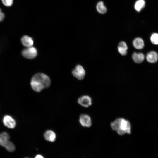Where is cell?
<instances>
[{
  "label": "cell",
  "mask_w": 158,
  "mask_h": 158,
  "mask_svg": "<svg viewBox=\"0 0 158 158\" xmlns=\"http://www.w3.org/2000/svg\"><path fill=\"white\" fill-rule=\"evenodd\" d=\"M79 121L80 124L84 127L89 128L92 125L91 118L87 114H81L80 116Z\"/></svg>",
  "instance_id": "8992f818"
},
{
  "label": "cell",
  "mask_w": 158,
  "mask_h": 158,
  "mask_svg": "<svg viewBox=\"0 0 158 158\" xmlns=\"http://www.w3.org/2000/svg\"><path fill=\"white\" fill-rule=\"evenodd\" d=\"M111 126L112 130L116 131L121 135L125 134H130L131 125L128 120L123 118H119L111 123Z\"/></svg>",
  "instance_id": "7a4b0ae2"
},
{
  "label": "cell",
  "mask_w": 158,
  "mask_h": 158,
  "mask_svg": "<svg viewBox=\"0 0 158 158\" xmlns=\"http://www.w3.org/2000/svg\"><path fill=\"white\" fill-rule=\"evenodd\" d=\"M146 59L149 63H155L158 60V54L154 51H150L147 54Z\"/></svg>",
  "instance_id": "30bf717a"
},
{
  "label": "cell",
  "mask_w": 158,
  "mask_h": 158,
  "mask_svg": "<svg viewBox=\"0 0 158 158\" xmlns=\"http://www.w3.org/2000/svg\"><path fill=\"white\" fill-rule=\"evenodd\" d=\"M133 44L134 47L138 49H142L144 46L143 40L140 37L135 38L133 41Z\"/></svg>",
  "instance_id": "5bb4252c"
},
{
  "label": "cell",
  "mask_w": 158,
  "mask_h": 158,
  "mask_svg": "<svg viewBox=\"0 0 158 158\" xmlns=\"http://www.w3.org/2000/svg\"><path fill=\"white\" fill-rule=\"evenodd\" d=\"M3 122L4 125L9 128H13L16 126L15 121L10 116H5L3 119Z\"/></svg>",
  "instance_id": "ba28073f"
},
{
  "label": "cell",
  "mask_w": 158,
  "mask_h": 158,
  "mask_svg": "<svg viewBox=\"0 0 158 158\" xmlns=\"http://www.w3.org/2000/svg\"><path fill=\"white\" fill-rule=\"evenodd\" d=\"M50 83L49 78L42 73L35 74L32 78L30 82L32 88L37 92H40L43 89L49 87Z\"/></svg>",
  "instance_id": "6da1fadb"
},
{
  "label": "cell",
  "mask_w": 158,
  "mask_h": 158,
  "mask_svg": "<svg viewBox=\"0 0 158 158\" xmlns=\"http://www.w3.org/2000/svg\"><path fill=\"white\" fill-rule=\"evenodd\" d=\"M145 2L144 0H138L134 5V8L138 12L140 11L145 7Z\"/></svg>",
  "instance_id": "2e32d148"
},
{
  "label": "cell",
  "mask_w": 158,
  "mask_h": 158,
  "mask_svg": "<svg viewBox=\"0 0 158 158\" xmlns=\"http://www.w3.org/2000/svg\"><path fill=\"white\" fill-rule=\"evenodd\" d=\"M35 158H43L44 157L41 155L40 154L37 155L35 157Z\"/></svg>",
  "instance_id": "ffe728a7"
},
{
  "label": "cell",
  "mask_w": 158,
  "mask_h": 158,
  "mask_svg": "<svg viewBox=\"0 0 158 158\" xmlns=\"http://www.w3.org/2000/svg\"><path fill=\"white\" fill-rule=\"evenodd\" d=\"M132 58L136 63H140L143 62L145 58L144 54L142 53L134 52L132 55Z\"/></svg>",
  "instance_id": "4fadbf2b"
},
{
  "label": "cell",
  "mask_w": 158,
  "mask_h": 158,
  "mask_svg": "<svg viewBox=\"0 0 158 158\" xmlns=\"http://www.w3.org/2000/svg\"><path fill=\"white\" fill-rule=\"evenodd\" d=\"M22 54L26 58L33 59L37 56V51L36 48L31 46L24 49L22 52Z\"/></svg>",
  "instance_id": "277c9868"
},
{
  "label": "cell",
  "mask_w": 158,
  "mask_h": 158,
  "mask_svg": "<svg viewBox=\"0 0 158 158\" xmlns=\"http://www.w3.org/2000/svg\"><path fill=\"white\" fill-rule=\"evenodd\" d=\"M119 52L122 56H125L127 54L128 47L126 43L124 41L120 42L118 47Z\"/></svg>",
  "instance_id": "7c38bea8"
},
{
  "label": "cell",
  "mask_w": 158,
  "mask_h": 158,
  "mask_svg": "<svg viewBox=\"0 0 158 158\" xmlns=\"http://www.w3.org/2000/svg\"><path fill=\"white\" fill-rule=\"evenodd\" d=\"M78 103L81 106L87 107L92 104V100L88 95H83L80 97L78 100Z\"/></svg>",
  "instance_id": "52a82bcc"
},
{
  "label": "cell",
  "mask_w": 158,
  "mask_h": 158,
  "mask_svg": "<svg viewBox=\"0 0 158 158\" xmlns=\"http://www.w3.org/2000/svg\"><path fill=\"white\" fill-rule=\"evenodd\" d=\"M4 17L5 15L0 8V22L4 20Z\"/></svg>",
  "instance_id": "d6986e66"
},
{
  "label": "cell",
  "mask_w": 158,
  "mask_h": 158,
  "mask_svg": "<svg viewBox=\"0 0 158 158\" xmlns=\"http://www.w3.org/2000/svg\"><path fill=\"white\" fill-rule=\"evenodd\" d=\"M96 7L97 11L100 14H104L107 11V8L102 1H99L97 4Z\"/></svg>",
  "instance_id": "9a60e30c"
},
{
  "label": "cell",
  "mask_w": 158,
  "mask_h": 158,
  "mask_svg": "<svg viewBox=\"0 0 158 158\" xmlns=\"http://www.w3.org/2000/svg\"><path fill=\"white\" fill-rule=\"evenodd\" d=\"M21 42L23 46L27 47L32 46L33 44V40L32 38L26 35L22 37Z\"/></svg>",
  "instance_id": "8fae6325"
},
{
  "label": "cell",
  "mask_w": 158,
  "mask_h": 158,
  "mask_svg": "<svg viewBox=\"0 0 158 158\" xmlns=\"http://www.w3.org/2000/svg\"><path fill=\"white\" fill-rule=\"evenodd\" d=\"M9 136L6 132L0 134V145L4 147L8 151H14L15 147L13 144L9 140Z\"/></svg>",
  "instance_id": "3957f363"
},
{
  "label": "cell",
  "mask_w": 158,
  "mask_h": 158,
  "mask_svg": "<svg viewBox=\"0 0 158 158\" xmlns=\"http://www.w3.org/2000/svg\"><path fill=\"white\" fill-rule=\"evenodd\" d=\"M3 4L6 6L10 7L12 5L13 0H1Z\"/></svg>",
  "instance_id": "ac0fdd59"
},
{
  "label": "cell",
  "mask_w": 158,
  "mask_h": 158,
  "mask_svg": "<svg viewBox=\"0 0 158 158\" xmlns=\"http://www.w3.org/2000/svg\"><path fill=\"white\" fill-rule=\"evenodd\" d=\"M44 137L45 139L49 142H53L56 140V135L55 133L52 130H48L44 133Z\"/></svg>",
  "instance_id": "9c48e42d"
},
{
  "label": "cell",
  "mask_w": 158,
  "mask_h": 158,
  "mask_svg": "<svg viewBox=\"0 0 158 158\" xmlns=\"http://www.w3.org/2000/svg\"><path fill=\"white\" fill-rule=\"evenodd\" d=\"M73 75L79 80H82L84 78L85 71L83 67L80 65H77L72 71Z\"/></svg>",
  "instance_id": "5b68a950"
},
{
  "label": "cell",
  "mask_w": 158,
  "mask_h": 158,
  "mask_svg": "<svg viewBox=\"0 0 158 158\" xmlns=\"http://www.w3.org/2000/svg\"><path fill=\"white\" fill-rule=\"evenodd\" d=\"M152 43L155 45L158 44V34L154 33L150 37Z\"/></svg>",
  "instance_id": "e0dca14e"
}]
</instances>
